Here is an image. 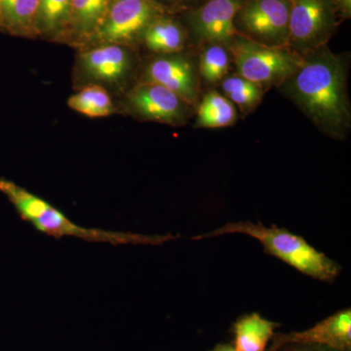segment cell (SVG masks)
Instances as JSON below:
<instances>
[{
    "instance_id": "cell-13",
    "label": "cell",
    "mask_w": 351,
    "mask_h": 351,
    "mask_svg": "<svg viewBox=\"0 0 351 351\" xmlns=\"http://www.w3.org/2000/svg\"><path fill=\"white\" fill-rule=\"evenodd\" d=\"M110 0H73L64 39L88 45L107 14Z\"/></svg>"
},
{
    "instance_id": "cell-2",
    "label": "cell",
    "mask_w": 351,
    "mask_h": 351,
    "mask_svg": "<svg viewBox=\"0 0 351 351\" xmlns=\"http://www.w3.org/2000/svg\"><path fill=\"white\" fill-rule=\"evenodd\" d=\"M0 193L9 202L23 221L34 226L39 232L55 239L75 237L93 243L114 245H162L180 239V235L141 234V233L115 232L96 228H85L71 221L69 217L53 206L50 202L34 195L10 180L0 179Z\"/></svg>"
},
{
    "instance_id": "cell-19",
    "label": "cell",
    "mask_w": 351,
    "mask_h": 351,
    "mask_svg": "<svg viewBox=\"0 0 351 351\" xmlns=\"http://www.w3.org/2000/svg\"><path fill=\"white\" fill-rule=\"evenodd\" d=\"M71 1L73 0H40L38 22L39 36L64 39Z\"/></svg>"
},
{
    "instance_id": "cell-17",
    "label": "cell",
    "mask_w": 351,
    "mask_h": 351,
    "mask_svg": "<svg viewBox=\"0 0 351 351\" xmlns=\"http://www.w3.org/2000/svg\"><path fill=\"white\" fill-rule=\"evenodd\" d=\"M237 119L234 104L218 92L212 91L203 97L198 106L195 127L223 128L232 125Z\"/></svg>"
},
{
    "instance_id": "cell-20",
    "label": "cell",
    "mask_w": 351,
    "mask_h": 351,
    "mask_svg": "<svg viewBox=\"0 0 351 351\" xmlns=\"http://www.w3.org/2000/svg\"><path fill=\"white\" fill-rule=\"evenodd\" d=\"M221 88L226 98L243 110L255 108L265 93L262 88L239 75L223 78Z\"/></svg>"
},
{
    "instance_id": "cell-24",
    "label": "cell",
    "mask_w": 351,
    "mask_h": 351,
    "mask_svg": "<svg viewBox=\"0 0 351 351\" xmlns=\"http://www.w3.org/2000/svg\"><path fill=\"white\" fill-rule=\"evenodd\" d=\"M162 1L177 8H189L195 5L199 0H162Z\"/></svg>"
},
{
    "instance_id": "cell-9",
    "label": "cell",
    "mask_w": 351,
    "mask_h": 351,
    "mask_svg": "<svg viewBox=\"0 0 351 351\" xmlns=\"http://www.w3.org/2000/svg\"><path fill=\"white\" fill-rule=\"evenodd\" d=\"M243 0H208L189 11L188 24L196 40L228 46L239 34L234 21Z\"/></svg>"
},
{
    "instance_id": "cell-22",
    "label": "cell",
    "mask_w": 351,
    "mask_h": 351,
    "mask_svg": "<svg viewBox=\"0 0 351 351\" xmlns=\"http://www.w3.org/2000/svg\"><path fill=\"white\" fill-rule=\"evenodd\" d=\"M276 351H341L329 346L313 345V343H288L277 348Z\"/></svg>"
},
{
    "instance_id": "cell-1",
    "label": "cell",
    "mask_w": 351,
    "mask_h": 351,
    "mask_svg": "<svg viewBox=\"0 0 351 351\" xmlns=\"http://www.w3.org/2000/svg\"><path fill=\"white\" fill-rule=\"evenodd\" d=\"M346 82V62L324 46L304 56L300 68L281 86L316 126L341 138L350 127Z\"/></svg>"
},
{
    "instance_id": "cell-18",
    "label": "cell",
    "mask_w": 351,
    "mask_h": 351,
    "mask_svg": "<svg viewBox=\"0 0 351 351\" xmlns=\"http://www.w3.org/2000/svg\"><path fill=\"white\" fill-rule=\"evenodd\" d=\"M68 106L75 112L90 119L110 117L115 110L110 93L105 87L99 84L88 85L71 95Z\"/></svg>"
},
{
    "instance_id": "cell-6",
    "label": "cell",
    "mask_w": 351,
    "mask_h": 351,
    "mask_svg": "<svg viewBox=\"0 0 351 351\" xmlns=\"http://www.w3.org/2000/svg\"><path fill=\"white\" fill-rule=\"evenodd\" d=\"M163 15L165 6L157 0H110L103 23L90 43L127 46L140 39L147 25Z\"/></svg>"
},
{
    "instance_id": "cell-25",
    "label": "cell",
    "mask_w": 351,
    "mask_h": 351,
    "mask_svg": "<svg viewBox=\"0 0 351 351\" xmlns=\"http://www.w3.org/2000/svg\"><path fill=\"white\" fill-rule=\"evenodd\" d=\"M210 351H237L234 346L232 345H226V343H219L215 346L213 350Z\"/></svg>"
},
{
    "instance_id": "cell-8",
    "label": "cell",
    "mask_w": 351,
    "mask_h": 351,
    "mask_svg": "<svg viewBox=\"0 0 351 351\" xmlns=\"http://www.w3.org/2000/svg\"><path fill=\"white\" fill-rule=\"evenodd\" d=\"M126 104L138 119L174 126L184 125L193 108L170 90L151 82L134 87L127 94Z\"/></svg>"
},
{
    "instance_id": "cell-3",
    "label": "cell",
    "mask_w": 351,
    "mask_h": 351,
    "mask_svg": "<svg viewBox=\"0 0 351 351\" xmlns=\"http://www.w3.org/2000/svg\"><path fill=\"white\" fill-rule=\"evenodd\" d=\"M240 233L254 237L261 242L265 253L274 256L307 276L324 282H332L341 272V267L316 250L299 235L276 226H267L253 221L226 223L213 232L193 237V240L210 239L219 235Z\"/></svg>"
},
{
    "instance_id": "cell-11",
    "label": "cell",
    "mask_w": 351,
    "mask_h": 351,
    "mask_svg": "<svg viewBox=\"0 0 351 351\" xmlns=\"http://www.w3.org/2000/svg\"><path fill=\"white\" fill-rule=\"evenodd\" d=\"M288 343H313L341 351H351V311L346 308L302 332H274L267 351Z\"/></svg>"
},
{
    "instance_id": "cell-12",
    "label": "cell",
    "mask_w": 351,
    "mask_h": 351,
    "mask_svg": "<svg viewBox=\"0 0 351 351\" xmlns=\"http://www.w3.org/2000/svg\"><path fill=\"white\" fill-rule=\"evenodd\" d=\"M80 53L78 64L85 78L95 82L119 84L132 68V56L125 45L103 43Z\"/></svg>"
},
{
    "instance_id": "cell-15",
    "label": "cell",
    "mask_w": 351,
    "mask_h": 351,
    "mask_svg": "<svg viewBox=\"0 0 351 351\" xmlns=\"http://www.w3.org/2000/svg\"><path fill=\"white\" fill-rule=\"evenodd\" d=\"M278 327L279 323L265 319L258 313L243 315L233 323V346L237 351H267Z\"/></svg>"
},
{
    "instance_id": "cell-14",
    "label": "cell",
    "mask_w": 351,
    "mask_h": 351,
    "mask_svg": "<svg viewBox=\"0 0 351 351\" xmlns=\"http://www.w3.org/2000/svg\"><path fill=\"white\" fill-rule=\"evenodd\" d=\"M40 0H0V29L13 36H38Z\"/></svg>"
},
{
    "instance_id": "cell-4",
    "label": "cell",
    "mask_w": 351,
    "mask_h": 351,
    "mask_svg": "<svg viewBox=\"0 0 351 351\" xmlns=\"http://www.w3.org/2000/svg\"><path fill=\"white\" fill-rule=\"evenodd\" d=\"M239 75L263 91L281 86L294 75L304 57L288 47H271L237 34L228 45Z\"/></svg>"
},
{
    "instance_id": "cell-21",
    "label": "cell",
    "mask_w": 351,
    "mask_h": 351,
    "mask_svg": "<svg viewBox=\"0 0 351 351\" xmlns=\"http://www.w3.org/2000/svg\"><path fill=\"white\" fill-rule=\"evenodd\" d=\"M230 64V54L225 45L208 44L200 57V75L206 82H221L228 75Z\"/></svg>"
},
{
    "instance_id": "cell-16",
    "label": "cell",
    "mask_w": 351,
    "mask_h": 351,
    "mask_svg": "<svg viewBox=\"0 0 351 351\" xmlns=\"http://www.w3.org/2000/svg\"><path fill=\"white\" fill-rule=\"evenodd\" d=\"M145 47L157 54H174L186 46V34L179 23L166 15L152 21L141 38Z\"/></svg>"
},
{
    "instance_id": "cell-7",
    "label": "cell",
    "mask_w": 351,
    "mask_h": 351,
    "mask_svg": "<svg viewBox=\"0 0 351 351\" xmlns=\"http://www.w3.org/2000/svg\"><path fill=\"white\" fill-rule=\"evenodd\" d=\"M290 0H243L235 17L237 32L271 47H288Z\"/></svg>"
},
{
    "instance_id": "cell-5",
    "label": "cell",
    "mask_w": 351,
    "mask_h": 351,
    "mask_svg": "<svg viewBox=\"0 0 351 351\" xmlns=\"http://www.w3.org/2000/svg\"><path fill=\"white\" fill-rule=\"evenodd\" d=\"M332 0H290L288 48L302 57L326 46L339 25Z\"/></svg>"
},
{
    "instance_id": "cell-23",
    "label": "cell",
    "mask_w": 351,
    "mask_h": 351,
    "mask_svg": "<svg viewBox=\"0 0 351 351\" xmlns=\"http://www.w3.org/2000/svg\"><path fill=\"white\" fill-rule=\"evenodd\" d=\"M338 15L343 19H350L351 15V0H332Z\"/></svg>"
},
{
    "instance_id": "cell-10",
    "label": "cell",
    "mask_w": 351,
    "mask_h": 351,
    "mask_svg": "<svg viewBox=\"0 0 351 351\" xmlns=\"http://www.w3.org/2000/svg\"><path fill=\"white\" fill-rule=\"evenodd\" d=\"M156 83L179 96L189 106L197 103V76L189 59L179 53L160 55L145 68L144 82Z\"/></svg>"
}]
</instances>
